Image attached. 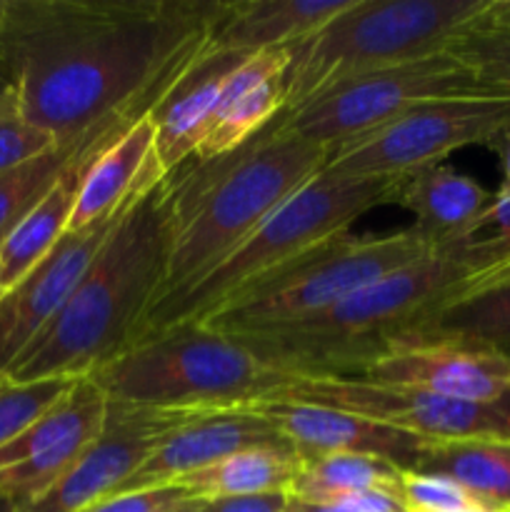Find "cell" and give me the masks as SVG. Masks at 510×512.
Masks as SVG:
<instances>
[{"mask_svg": "<svg viewBox=\"0 0 510 512\" xmlns=\"http://www.w3.org/2000/svg\"><path fill=\"white\" fill-rule=\"evenodd\" d=\"M223 0H3L0 75L20 113L75 143L148 115L208 43Z\"/></svg>", "mask_w": 510, "mask_h": 512, "instance_id": "cell-1", "label": "cell"}, {"mask_svg": "<svg viewBox=\"0 0 510 512\" xmlns=\"http://www.w3.org/2000/svg\"><path fill=\"white\" fill-rule=\"evenodd\" d=\"M170 213L165 175L133 195L83 280L3 378H88L138 340L165 283Z\"/></svg>", "mask_w": 510, "mask_h": 512, "instance_id": "cell-2", "label": "cell"}, {"mask_svg": "<svg viewBox=\"0 0 510 512\" xmlns=\"http://www.w3.org/2000/svg\"><path fill=\"white\" fill-rule=\"evenodd\" d=\"M330 148L275 125L243 148L165 175L170 253L158 300L193 285L325 168ZM153 303V305H155Z\"/></svg>", "mask_w": 510, "mask_h": 512, "instance_id": "cell-3", "label": "cell"}, {"mask_svg": "<svg viewBox=\"0 0 510 512\" xmlns=\"http://www.w3.org/2000/svg\"><path fill=\"white\" fill-rule=\"evenodd\" d=\"M463 278L458 250L433 248L323 313L235 338L290 378H355L390 340L443 303Z\"/></svg>", "mask_w": 510, "mask_h": 512, "instance_id": "cell-4", "label": "cell"}, {"mask_svg": "<svg viewBox=\"0 0 510 512\" xmlns=\"http://www.w3.org/2000/svg\"><path fill=\"white\" fill-rule=\"evenodd\" d=\"M88 378L108 403L165 410L248 408L293 380L235 335L195 320L143 335Z\"/></svg>", "mask_w": 510, "mask_h": 512, "instance_id": "cell-5", "label": "cell"}, {"mask_svg": "<svg viewBox=\"0 0 510 512\" xmlns=\"http://www.w3.org/2000/svg\"><path fill=\"white\" fill-rule=\"evenodd\" d=\"M400 180L343 178L320 170L215 268L180 293L155 303L145 315L138 338L170 325L198 323L248 285L303 258L318 245L350 233V225L365 213L395 203Z\"/></svg>", "mask_w": 510, "mask_h": 512, "instance_id": "cell-6", "label": "cell"}, {"mask_svg": "<svg viewBox=\"0 0 510 512\" xmlns=\"http://www.w3.org/2000/svg\"><path fill=\"white\" fill-rule=\"evenodd\" d=\"M488 8L490 0H355L288 48L283 113L340 80L448 50Z\"/></svg>", "mask_w": 510, "mask_h": 512, "instance_id": "cell-7", "label": "cell"}, {"mask_svg": "<svg viewBox=\"0 0 510 512\" xmlns=\"http://www.w3.org/2000/svg\"><path fill=\"white\" fill-rule=\"evenodd\" d=\"M410 225L385 235H340L220 303L198 323L240 335L323 313L355 290L430 253Z\"/></svg>", "mask_w": 510, "mask_h": 512, "instance_id": "cell-8", "label": "cell"}, {"mask_svg": "<svg viewBox=\"0 0 510 512\" xmlns=\"http://www.w3.org/2000/svg\"><path fill=\"white\" fill-rule=\"evenodd\" d=\"M458 95L493 93L450 50H438L340 80L280 115L273 125L280 133L333 148L390 123L415 105Z\"/></svg>", "mask_w": 510, "mask_h": 512, "instance_id": "cell-9", "label": "cell"}, {"mask_svg": "<svg viewBox=\"0 0 510 512\" xmlns=\"http://www.w3.org/2000/svg\"><path fill=\"white\" fill-rule=\"evenodd\" d=\"M505 135H510V95L438 98L333 145L323 170L343 178H403L440 165L460 148H493Z\"/></svg>", "mask_w": 510, "mask_h": 512, "instance_id": "cell-10", "label": "cell"}, {"mask_svg": "<svg viewBox=\"0 0 510 512\" xmlns=\"http://www.w3.org/2000/svg\"><path fill=\"white\" fill-rule=\"evenodd\" d=\"M270 398L328 405L398 428L428 443L510 440V398L500 403H468L410 385L365 378H293Z\"/></svg>", "mask_w": 510, "mask_h": 512, "instance_id": "cell-11", "label": "cell"}, {"mask_svg": "<svg viewBox=\"0 0 510 512\" xmlns=\"http://www.w3.org/2000/svg\"><path fill=\"white\" fill-rule=\"evenodd\" d=\"M200 410L108 403L103 430L45 495L15 512H85L115 498L175 428Z\"/></svg>", "mask_w": 510, "mask_h": 512, "instance_id": "cell-12", "label": "cell"}, {"mask_svg": "<svg viewBox=\"0 0 510 512\" xmlns=\"http://www.w3.org/2000/svg\"><path fill=\"white\" fill-rule=\"evenodd\" d=\"M105 413L108 400L98 385L80 378L53 408L0 448V493L15 510L48 493L78 463L103 430Z\"/></svg>", "mask_w": 510, "mask_h": 512, "instance_id": "cell-13", "label": "cell"}, {"mask_svg": "<svg viewBox=\"0 0 510 512\" xmlns=\"http://www.w3.org/2000/svg\"><path fill=\"white\" fill-rule=\"evenodd\" d=\"M355 378L410 385L450 400L500 403L510 398V355L445 340L395 338Z\"/></svg>", "mask_w": 510, "mask_h": 512, "instance_id": "cell-14", "label": "cell"}, {"mask_svg": "<svg viewBox=\"0 0 510 512\" xmlns=\"http://www.w3.org/2000/svg\"><path fill=\"white\" fill-rule=\"evenodd\" d=\"M123 210L90 228L68 230L23 280L0 295V378L73 295Z\"/></svg>", "mask_w": 510, "mask_h": 512, "instance_id": "cell-15", "label": "cell"}, {"mask_svg": "<svg viewBox=\"0 0 510 512\" xmlns=\"http://www.w3.org/2000/svg\"><path fill=\"white\" fill-rule=\"evenodd\" d=\"M253 448H290L268 418L253 408L200 410L175 428L123 485L118 495L170 488L185 475Z\"/></svg>", "mask_w": 510, "mask_h": 512, "instance_id": "cell-16", "label": "cell"}, {"mask_svg": "<svg viewBox=\"0 0 510 512\" xmlns=\"http://www.w3.org/2000/svg\"><path fill=\"white\" fill-rule=\"evenodd\" d=\"M248 408L268 418L300 458L333 453L375 455L403 470H415L428 445V440L328 405L268 398Z\"/></svg>", "mask_w": 510, "mask_h": 512, "instance_id": "cell-17", "label": "cell"}, {"mask_svg": "<svg viewBox=\"0 0 510 512\" xmlns=\"http://www.w3.org/2000/svg\"><path fill=\"white\" fill-rule=\"evenodd\" d=\"M285 48L248 55L225 80L213 120L193 160H210L243 148L285 110Z\"/></svg>", "mask_w": 510, "mask_h": 512, "instance_id": "cell-18", "label": "cell"}, {"mask_svg": "<svg viewBox=\"0 0 510 512\" xmlns=\"http://www.w3.org/2000/svg\"><path fill=\"white\" fill-rule=\"evenodd\" d=\"M245 58L248 55L203 48L163 100L150 110L155 125V155L163 175L195 158L213 120L220 90Z\"/></svg>", "mask_w": 510, "mask_h": 512, "instance_id": "cell-19", "label": "cell"}, {"mask_svg": "<svg viewBox=\"0 0 510 512\" xmlns=\"http://www.w3.org/2000/svg\"><path fill=\"white\" fill-rule=\"evenodd\" d=\"M355 0H223L210 28V50L255 55L300 43Z\"/></svg>", "mask_w": 510, "mask_h": 512, "instance_id": "cell-20", "label": "cell"}, {"mask_svg": "<svg viewBox=\"0 0 510 512\" xmlns=\"http://www.w3.org/2000/svg\"><path fill=\"white\" fill-rule=\"evenodd\" d=\"M143 115L135 118H120L105 125L88 145L83 153L70 163V168L60 175L58 183L48 190L43 200L23 218V223L0 243V278H3V293L13 288L18 280H23L45 255L53 250V245L68 233L70 220H73L75 205H78L80 185H83L85 173L98 158L100 150L118 138L130 123H135ZM0 293V295H3Z\"/></svg>", "mask_w": 510, "mask_h": 512, "instance_id": "cell-21", "label": "cell"}, {"mask_svg": "<svg viewBox=\"0 0 510 512\" xmlns=\"http://www.w3.org/2000/svg\"><path fill=\"white\" fill-rule=\"evenodd\" d=\"M158 178H163V170L155 155V125L148 113L110 140L93 160L80 185L68 230H83L110 218L123 210L140 188Z\"/></svg>", "mask_w": 510, "mask_h": 512, "instance_id": "cell-22", "label": "cell"}, {"mask_svg": "<svg viewBox=\"0 0 510 512\" xmlns=\"http://www.w3.org/2000/svg\"><path fill=\"white\" fill-rule=\"evenodd\" d=\"M490 200L493 193L445 163L403 175L395 195V203L413 213V228L428 240L430 248L465 240L470 225Z\"/></svg>", "mask_w": 510, "mask_h": 512, "instance_id": "cell-23", "label": "cell"}, {"mask_svg": "<svg viewBox=\"0 0 510 512\" xmlns=\"http://www.w3.org/2000/svg\"><path fill=\"white\" fill-rule=\"evenodd\" d=\"M398 338L445 340L510 355V280L443 300Z\"/></svg>", "mask_w": 510, "mask_h": 512, "instance_id": "cell-24", "label": "cell"}, {"mask_svg": "<svg viewBox=\"0 0 510 512\" xmlns=\"http://www.w3.org/2000/svg\"><path fill=\"white\" fill-rule=\"evenodd\" d=\"M298 470L300 455L293 448H253L195 470L175 485L198 500L290 493Z\"/></svg>", "mask_w": 510, "mask_h": 512, "instance_id": "cell-25", "label": "cell"}, {"mask_svg": "<svg viewBox=\"0 0 510 512\" xmlns=\"http://www.w3.org/2000/svg\"><path fill=\"white\" fill-rule=\"evenodd\" d=\"M415 473L445 475L480 503L510 512V440L428 443Z\"/></svg>", "mask_w": 510, "mask_h": 512, "instance_id": "cell-26", "label": "cell"}, {"mask_svg": "<svg viewBox=\"0 0 510 512\" xmlns=\"http://www.w3.org/2000/svg\"><path fill=\"white\" fill-rule=\"evenodd\" d=\"M400 465L375 455H308L300 458V470L290 495L308 505H330L338 498L360 490H400L403 493Z\"/></svg>", "mask_w": 510, "mask_h": 512, "instance_id": "cell-27", "label": "cell"}, {"mask_svg": "<svg viewBox=\"0 0 510 512\" xmlns=\"http://www.w3.org/2000/svg\"><path fill=\"white\" fill-rule=\"evenodd\" d=\"M128 118H135V115H128ZM108 123H113V120H108ZM108 123L93 128L75 143L55 145L53 150L38 155L30 163L0 173V243L23 223L25 215L48 195V190L58 183L60 175L70 168V163L83 153L85 145Z\"/></svg>", "mask_w": 510, "mask_h": 512, "instance_id": "cell-28", "label": "cell"}, {"mask_svg": "<svg viewBox=\"0 0 510 512\" xmlns=\"http://www.w3.org/2000/svg\"><path fill=\"white\" fill-rule=\"evenodd\" d=\"M448 50L488 93L510 95V23H485L480 18V23L463 30Z\"/></svg>", "mask_w": 510, "mask_h": 512, "instance_id": "cell-29", "label": "cell"}, {"mask_svg": "<svg viewBox=\"0 0 510 512\" xmlns=\"http://www.w3.org/2000/svg\"><path fill=\"white\" fill-rule=\"evenodd\" d=\"M73 383L75 380L68 378L38 380V383H13L0 378V448L23 433L45 410L53 408L73 388Z\"/></svg>", "mask_w": 510, "mask_h": 512, "instance_id": "cell-30", "label": "cell"}, {"mask_svg": "<svg viewBox=\"0 0 510 512\" xmlns=\"http://www.w3.org/2000/svg\"><path fill=\"white\" fill-rule=\"evenodd\" d=\"M55 145L58 143L53 135L40 130L20 113L13 90L0 98V173L30 163L38 155L53 150Z\"/></svg>", "mask_w": 510, "mask_h": 512, "instance_id": "cell-31", "label": "cell"}, {"mask_svg": "<svg viewBox=\"0 0 510 512\" xmlns=\"http://www.w3.org/2000/svg\"><path fill=\"white\" fill-rule=\"evenodd\" d=\"M403 498L408 510L418 512H460L485 505L455 480L435 473H415V470L403 473Z\"/></svg>", "mask_w": 510, "mask_h": 512, "instance_id": "cell-32", "label": "cell"}, {"mask_svg": "<svg viewBox=\"0 0 510 512\" xmlns=\"http://www.w3.org/2000/svg\"><path fill=\"white\" fill-rule=\"evenodd\" d=\"M195 503H198V498L185 493L178 485H170V488L115 495V498L103 500L85 512H188Z\"/></svg>", "mask_w": 510, "mask_h": 512, "instance_id": "cell-33", "label": "cell"}, {"mask_svg": "<svg viewBox=\"0 0 510 512\" xmlns=\"http://www.w3.org/2000/svg\"><path fill=\"white\" fill-rule=\"evenodd\" d=\"M293 495L290 493H260L240 495V498L198 500L190 512H288Z\"/></svg>", "mask_w": 510, "mask_h": 512, "instance_id": "cell-34", "label": "cell"}, {"mask_svg": "<svg viewBox=\"0 0 510 512\" xmlns=\"http://www.w3.org/2000/svg\"><path fill=\"white\" fill-rule=\"evenodd\" d=\"M330 508H338L343 512H408L405 498L400 490H360V493H350L330 503Z\"/></svg>", "mask_w": 510, "mask_h": 512, "instance_id": "cell-35", "label": "cell"}, {"mask_svg": "<svg viewBox=\"0 0 510 512\" xmlns=\"http://www.w3.org/2000/svg\"><path fill=\"white\" fill-rule=\"evenodd\" d=\"M508 280H510V253L503 255V258H498L495 263L485 265V268L475 270V273L468 275V278L460 280V283L455 285L453 293H450L448 298H460V295L475 293V290L490 288V285L508 283ZM448 298H445V300H448Z\"/></svg>", "mask_w": 510, "mask_h": 512, "instance_id": "cell-36", "label": "cell"}, {"mask_svg": "<svg viewBox=\"0 0 510 512\" xmlns=\"http://www.w3.org/2000/svg\"><path fill=\"white\" fill-rule=\"evenodd\" d=\"M490 150H495V153H498L500 168H503V183H500L498 193L495 195H510V135L500 138Z\"/></svg>", "mask_w": 510, "mask_h": 512, "instance_id": "cell-37", "label": "cell"}, {"mask_svg": "<svg viewBox=\"0 0 510 512\" xmlns=\"http://www.w3.org/2000/svg\"><path fill=\"white\" fill-rule=\"evenodd\" d=\"M483 20L485 23H510V0H490V8Z\"/></svg>", "mask_w": 510, "mask_h": 512, "instance_id": "cell-38", "label": "cell"}, {"mask_svg": "<svg viewBox=\"0 0 510 512\" xmlns=\"http://www.w3.org/2000/svg\"><path fill=\"white\" fill-rule=\"evenodd\" d=\"M288 512H343V510L330 508V505H308V503H300V500L293 498Z\"/></svg>", "mask_w": 510, "mask_h": 512, "instance_id": "cell-39", "label": "cell"}, {"mask_svg": "<svg viewBox=\"0 0 510 512\" xmlns=\"http://www.w3.org/2000/svg\"><path fill=\"white\" fill-rule=\"evenodd\" d=\"M408 512H418V510H408ZM460 512H508V510H500V508H493V505H475V508H468V510H460Z\"/></svg>", "mask_w": 510, "mask_h": 512, "instance_id": "cell-40", "label": "cell"}, {"mask_svg": "<svg viewBox=\"0 0 510 512\" xmlns=\"http://www.w3.org/2000/svg\"><path fill=\"white\" fill-rule=\"evenodd\" d=\"M0 512H15V505L3 493H0Z\"/></svg>", "mask_w": 510, "mask_h": 512, "instance_id": "cell-41", "label": "cell"}, {"mask_svg": "<svg viewBox=\"0 0 510 512\" xmlns=\"http://www.w3.org/2000/svg\"><path fill=\"white\" fill-rule=\"evenodd\" d=\"M8 93H10V85L5 83V78H3V75H0V98H5V95H8Z\"/></svg>", "mask_w": 510, "mask_h": 512, "instance_id": "cell-42", "label": "cell"}, {"mask_svg": "<svg viewBox=\"0 0 510 512\" xmlns=\"http://www.w3.org/2000/svg\"><path fill=\"white\" fill-rule=\"evenodd\" d=\"M0 293H3V278H0Z\"/></svg>", "mask_w": 510, "mask_h": 512, "instance_id": "cell-43", "label": "cell"}, {"mask_svg": "<svg viewBox=\"0 0 510 512\" xmlns=\"http://www.w3.org/2000/svg\"><path fill=\"white\" fill-rule=\"evenodd\" d=\"M190 510H193V508H190ZM190 510H188V512H190Z\"/></svg>", "mask_w": 510, "mask_h": 512, "instance_id": "cell-44", "label": "cell"}]
</instances>
